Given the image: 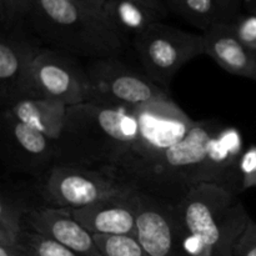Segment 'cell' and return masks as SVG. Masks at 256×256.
Masks as SVG:
<instances>
[{
    "label": "cell",
    "instance_id": "1",
    "mask_svg": "<svg viewBox=\"0 0 256 256\" xmlns=\"http://www.w3.org/2000/svg\"><path fill=\"white\" fill-rule=\"evenodd\" d=\"M244 150L239 129L215 119L199 120L184 139L160 155L134 188L168 206L179 204L202 182L235 194L238 162Z\"/></svg>",
    "mask_w": 256,
    "mask_h": 256
},
{
    "label": "cell",
    "instance_id": "2",
    "mask_svg": "<svg viewBox=\"0 0 256 256\" xmlns=\"http://www.w3.org/2000/svg\"><path fill=\"white\" fill-rule=\"evenodd\" d=\"M139 129L138 106H112L96 102L69 106L64 130L55 140V164L105 169L125 182L134 158Z\"/></svg>",
    "mask_w": 256,
    "mask_h": 256
},
{
    "label": "cell",
    "instance_id": "3",
    "mask_svg": "<svg viewBox=\"0 0 256 256\" xmlns=\"http://www.w3.org/2000/svg\"><path fill=\"white\" fill-rule=\"evenodd\" d=\"M168 209L175 235L192 256H234L252 220L239 195L208 182L192 186Z\"/></svg>",
    "mask_w": 256,
    "mask_h": 256
},
{
    "label": "cell",
    "instance_id": "4",
    "mask_svg": "<svg viewBox=\"0 0 256 256\" xmlns=\"http://www.w3.org/2000/svg\"><path fill=\"white\" fill-rule=\"evenodd\" d=\"M30 32L50 49L90 60L120 58L128 39L104 18L66 0H34L28 19Z\"/></svg>",
    "mask_w": 256,
    "mask_h": 256
},
{
    "label": "cell",
    "instance_id": "5",
    "mask_svg": "<svg viewBox=\"0 0 256 256\" xmlns=\"http://www.w3.org/2000/svg\"><path fill=\"white\" fill-rule=\"evenodd\" d=\"M38 206L74 210L134 188L105 169L74 164H54L30 179Z\"/></svg>",
    "mask_w": 256,
    "mask_h": 256
},
{
    "label": "cell",
    "instance_id": "6",
    "mask_svg": "<svg viewBox=\"0 0 256 256\" xmlns=\"http://www.w3.org/2000/svg\"><path fill=\"white\" fill-rule=\"evenodd\" d=\"M132 44L145 74L165 92L185 64L205 54L204 35L162 22L135 36Z\"/></svg>",
    "mask_w": 256,
    "mask_h": 256
},
{
    "label": "cell",
    "instance_id": "7",
    "mask_svg": "<svg viewBox=\"0 0 256 256\" xmlns=\"http://www.w3.org/2000/svg\"><path fill=\"white\" fill-rule=\"evenodd\" d=\"M92 99L89 102L112 106H142L169 100V92L120 60L104 58L90 60L85 66Z\"/></svg>",
    "mask_w": 256,
    "mask_h": 256
},
{
    "label": "cell",
    "instance_id": "8",
    "mask_svg": "<svg viewBox=\"0 0 256 256\" xmlns=\"http://www.w3.org/2000/svg\"><path fill=\"white\" fill-rule=\"evenodd\" d=\"M42 42L26 25L0 30V105L2 110L25 99L36 98L32 68Z\"/></svg>",
    "mask_w": 256,
    "mask_h": 256
},
{
    "label": "cell",
    "instance_id": "9",
    "mask_svg": "<svg viewBox=\"0 0 256 256\" xmlns=\"http://www.w3.org/2000/svg\"><path fill=\"white\" fill-rule=\"evenodd\" d=\"M0 159L10 174L34 179L56 162V145L55 140L18 120L9 110H2Z\"/></svg>",
    "mask_w": 256,
    "mask_h": 256
},
{
    "label": "cell",
    "instance_id": "10",
    "mask_svg": "<svg viewBox=\"0 0 256 256\" xmlns=\"http://www.w3.org/2000/svg\"><path fill=\"white\" fill-rule=\"evenodd\" d=\"M32 80L36 98L58 100L68 108L92 99L85 66L75 56L48 46L42 48L35 59Z\"/></svg>",
    "mask_w": 256,
    "mask_h": 256
},
{
    "label": "cell",
    "instance_id": "11",
    "mask_svg": "<svg viewBox=\"0 0 256 256\" xmlns=\"http://www.w3.org/2000/svg\"><path fill=\"white\" fill-rule=\"evenodd\" d=\"M136 192L138 190L132 188L85 208L70 210V212L92 235L138 239Z\"/></svg>",
    "mask_w": 256,
    "mask_h": 256
},
{
    "label": "cell",
    "instance_id": "12",
    "mask_svg": "<svg viewBox=\"0 0 256 256\" xmlns=\"http://www.w3.org/2000/svg\"><path fill=\"white\" fill-rule=\"evenodd\" d=\"M136 222L138 240L149 256H192L175 235L166 205L139 190L136 192Z\"/></svg>",
    "mask_w": 256,
    "mask_h": 256
},
{
    "label": "cell",
    "instance_id": "13",
    "mask_svg": "<svg viewBox=\"0 0 256 256\" xmlns=\"http://www.w3.org/2000/svg\"><path fill=\"white\" fill-rule=\"evenodd\" d=\"M28 224L36 234L46 236L79 256H102L94 236L68 209L38 206L28 212Z\"/></svg>",
    "mask_w": 256,
    "mask_h": 256
},
{
    "label": "cell",
    "instance_id": "14",
    "mask_svg": "<svg viewBox=\"0 0 256 256\" xmlns=\"http://www.w3.org/2000/svg\"><path fill=\"white\" fill-rule=\"evenodd\" d=\"M205 55L230 74L256 82V52L242 44L226 22H215L202 32Z\"/></svg>",
    "mask_w": 256,
    "mask_h": 256
},
{
    "label": "cell",
    "instance_id": "15",
    "mask_svg": "<svg viewBox=\"0 0 256 256\" xmlns=\"http://www.w3.org/2000/svg\"><path fill=\"white\" fill-rule=\"evenodd\" d=\"M4 110H9L18 120L50 139L58 140L64 130L68 106L58 100L32 98L22 100Z\"/></svg>",
    "mask_w": 256,
    "mask_h": 256
},
{
    "label": "cell",
    "instance_id": "16",
    "mask_svg": "<svg viewBox=\"0 0 256 256\" xmlns=\"http://www.w3.org/2000/svg\"><path fill=\"white\" fill-rule=\"evenodd\" d=\"M102 15L106 24L125 39H129L130 35L134 39L165 18L160 12L132 0H108Z\"/></svg>",
    "mask_w": 256,
    "mask_h": 256
},
{
    "label": "cell",
    "instance_id": "17",
    "mask_svg": "<svg viewBox=\"0 0 256 256\" xmlns=\"http://www.w3.org/2000/svg\"><path fill=\"white\" fill-rule=\"evenodd\" d=\"M166 5L169 12L182 18L202 32L219 22L215 0H166Z\"/></svg>",
    "mask_w": 256,
    "mask_h": 256
},
{
    "label": "cell",
    "instance_id": "18",
    "mask_svg": "<svg viewBox=\"0 0 256 256\" xmlns=\"http://www.w3.org/2000/svg\"><path fill=\"white\" fill-rule=\"evenodd\" d=\"M102 256H149L139 240L130 236L92 235Z\"/></svg>",
    "mask_w": 256,
    "mask_h": 256
},
{
    "label": "cell",
    "instance_id": "19",
    "mask_svg": "<svg viewBox=\"0 0 256 256\" xmlns=\"http://www.w3.org/2000/svg\"><path fill=\"white\" fill-rule=\"evenodd\" d=\"M34 0H0V30H10L28 24Z\"/></svg>",
    "mask_w": 256,
    "mask_h": 256
},
{
    "label": "cell",
    "instance_id": "20",
    "mask_svg": "<svg viewBox=\"0 0 256 256\" xmlns=\"http://www.w3.org/2000/svg\"><path fill=\"white\" fill-rule=\"evenodd\" d=\"M235 36L244 45L256 52V12H240L232 22H229Z\"/></svg>",
    "mask_w": 256,
    "mask_h": 256
},
{
    "label": "cell",
    "instance_id": "21",
    "mask_svg": "<svg viewBox=\"0 0 256 256\" xmlns=\"http://www.w3.org/2000/svg\"><path fill=\"white\" fill-rule=\"evenodd\" d=\"M236 172L240 194L256 188V145H252L242 152Z\"/></svg>",
    "mask_w": 256,
    "mask_h": 256
},
{
    "label": "cell",
    "instance_id": "22",
    "mask_svg": "<svg viewBox=\"0 0 256 256\" xmlns=\"http://www.w3.org/2000/svg\"><path fill=\"white\" fill-rule=\"evenodd\" d=\"M32 246L34 256H79L68 248L32 230Z\"/></svg>",
    "mask_w": 256,
    "mask_h": 256
},
{
    "label": "cell",
    "instance_id": "23",
    "mask_svg": "<svg viewBox=\"0 0 256 256\" xmlns=\"http://www.w3.org/2000/svg\"><path fill=\"white\" fill-rule=\"evenodd\" d=\"M234 256H256V222L252 219L235 245Z\"/></svg>",
    "mask_w": 256,
    "mask_h": 256
},
{
    "label": "cell",
    "instance_id": "24",
    "mask_svg": "<svg viewBox=\"0 0 256 256\" xmlns=\"http://www.w3.org/2000/svg\"><path fill=\"white\" fill-rule=\"evenodd\" d=\"M218 12V22L229 24L240 12L244 5V0H215Z\"/></svg>",
    "mask_w": 256,
    "mask_h": 256
},
{
    "label": "cell",
    "instance_id": "25",
    "mask_svg": "<svg viewBox=\"0 0 256 256\" xmlns=\"http://www.w3.org/2000/svg\"><path fill=\"white\" fill-rule=\"evenodd\" d=\"M66 2H72V4L86 10V12L102 15V8H104L105 2H106L108 0H66Z\"/></svg>",
    "mask_w": 256,
    "mask_h": 256
},
{
    "label": "cell",
    "instance_id": "26",
    "mask_svg": "<svg viewBox=\"0 0 256 256\" xmlns=\"http://www.w3.org/2000/svg\"><path fill=\"white\" fill-rule=\"evenodd\" d=\"M132 2L145 5V6L160 12L162 16H166L168 12H169V9H168V5H166V0H132Z\"/></svg>",
    "mask_w": 256,
    "mask_h": 256
},
{
    "label": "cell",
    "instance_id": "27",
    "mask_svg": "<svg viewBox=\"0 0 256 256\" xmlns=\"http://www.w3.org/2000/svg\"><path fill=\"white\" fill-rule=\"evenodd\" d=\"M0 256H34V252H32V246L20 248V249L0 248Z\"/></svg>",
    "mask_w": 256,
    "mask_h": 256
},
{
    "label": "cell",
    "instance_id": "28",
    "mask_svg": "<svg viewBox=\"0 0 256 256\" xmlns=\"http://www.w3.org/2000/svg\"><path fill=\"white\" fill-rule=\"evenodd\" d=\"M244 5L246 10L256 12V0H244Z\"/></svg>",
    "mask_w": 256,
    "mask_h": 256
}]
</instances>
